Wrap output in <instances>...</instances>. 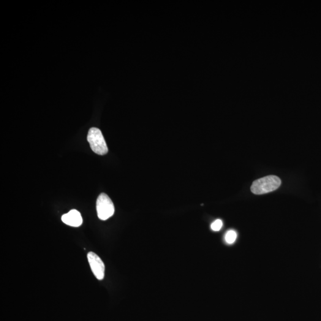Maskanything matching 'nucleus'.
I'll return each mask as SVG.
<instances>
[{
  "label": "nucleus",
  "instance_id": "f257e3e1",
  "mask_svg": "<svg viewBox=\"0 0 321 321\" xmlns=\"http://www.w3.org/2000/svg\"><path fill=\"white\" fill-rule=\"evenodd\" d=\"M281 180L276 176H268L257 180L253 183L252 192L255 195H263L274 191L281 186Z\"/></svg>",
  "mask_w": 321,
  "mask_h": 321
},
{
  "label": "nucleus",
  "instance_id": "f03ea898",
  "mask_svg": "<svg viewBox=\"0 0 321 321\" xmlns=\"http://www.w3.org/2000/svg\"><path fill=\"white\" fill-rule=\"evenodd\" d=\"M91 149L95 153L104 156L108 153V149L105 142L101 131L96 127H92L89 129L87 137Z\"/></svg>",
  "mask_w": 321,
  "mask_h": 321
},
{
  "label": "nucleus",
  "instance_id": "7ed1b4c3",
  "mask_svg": "<svg viewBox=\"0 0 321 321\" xmlns=\"http://www.w3.org/2000/svg\"><path fill=\"white\" fill-rule=\"evenodd\" d=\"M98 217L101 220H107L112 217L115 211L114 204L111 199L104 193L100 194L97 200Z\"/></svg>",
  "mask_w": 321,
  "mask_h": 321
},
{
  "label": "nucleus",
  "instance_id": "20e7f679",
  "mask_svg": "<svg viewBox=\"0 0 321 321\" xmlns=\"http://www.w3.org/2000/svg\"><path fill=\"white\" fill-rule=\"evenodd\" d=\"M88 260L92 273L98 280L104 278L105 265L103 261L96 254L90 252L88 254Z\"/></svg>",
  "mask_w": 321,
  "mask_h": 321
},
{
  "label": "nucleus",
  "instance_id": "39448f33",
  "mask_svg": "<svg viewBox=\"0 0 321 321\" xmlns=\"http://www.w3.org/2000/svg\"><path fill=\"white\" fill-rule=\"evenodd\" d=\"M62 221L70 226L78 227L82 224L83 219L80 212L73 209L61 217Z\"/></svg>",
  "mask_w": 321,
  "mask_h": 321
},
{
  "label": "nucleus",
  "instance_id": "423d86ee",
  "mask_svg": "<svg viewBox=\"0 0 321 321\" xmlns=\"http://www.w3.org/2000/svg\"><path fill=\"white\" fill-rule=\"evenodd\" d=\"M237 239V233L234 230H230L225 236V240L228 244L235 243Z\"/></svg>",
  "mask_w": 321,
  "mask_h": 321
},
{
  "label": "nucleus",
  "instance_id": "0eeeda50",
  "mask_svg": "<svg viewBox=\"0 0 321 321\" xmlns=\"http://www.w3.org/2000/svg\"><path fill=\"white\" fill-rule=\"evenodd\" d=\"M222 227V221L221 220H217L211 224V229L214 232H219Z\"/></svg>",
  "mask_w": 321,
  "mask_h": 321
}]
</instances>
